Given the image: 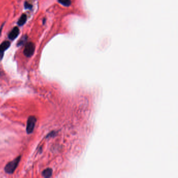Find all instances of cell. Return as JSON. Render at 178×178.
Listing matches in <instances>:
<instances>
[{
	"mask_svg": "<svg viewBox=\"0 0 178 178\" xmlns=\"http://www.w3.org/2000/svg\"><path fill=\"white\" fill-rule=\"evenodd\" d=\"M21 159V156L17 157L14 160H12V161L9 162L4 168L5 171L9 174H12L15 170H16V168L17 167L19 162Z\"/></svg>",
	"mask_w": 178,
	"mask_h": 178,
	"instance_id": "cell-1",
	"label": "cell"
},
{
	"mask_svg": "<svg viewBox=\"0 0 178 178\" xmlns=\"http://www.w3.org/2000/svg\"><path fill=\"white\" fill-rule=\"evenodd\" d=\"M37 119L34 116H30L28 117L27 123L26 131L28 134H31L34 131Z\"/></svg>",
	"mask_w": 178,
	"mask_h": 178,
	"instance_id": "cell-2",
	"label": "cell"
},
{
	"mask_svg": "<svg viewBox=\"0 0 178 178\" xmlns=\"http://www.w3.org/2000/svg\"><path fill=\"white\" fill-rule=\"evenodd\" d=\"M35 50V44L33 42H28L26 44L24 50V54L27 57H31Z\"/></svg>",
	"mask_w": 178,
	"mask_h": 178,
	"instance_id": "cell-3",
	"label": "cell"
},
{
	"mask_svg": "<svg viewBox=\"0 0 178 178\" xmlns=\"http://www.w3.org/2000/svg\"><path fill=\"white\" fill-rule=\"evenodd\" d=\"M19 34V28L17 27H15L9 34V38L10 39L13 40L16 38V37L18 36Z\"/></svg>",
	"mask_w": 178,
	"mask_h": 178,
	"instance_id": "cell-4",
	"label": "cell"
},
{
	"mask_svg": "<svg viewBox=\"0 0 178 178\" xmlns=\"http://www.w3.org/2000/svg\"><path fill=\"white\" fill-rule=\"evenodd\" d=\"M42 174L44 177H50L52 174V169L51 168H47L43 171Z\"/></svg>",
	"mask_w": 178,
	"mask_h": 178,
	"instance_id": "cell-5",
	"label": "cell"
},
{
	"mask_svg": "<svg viewBox=\"0 0 178 178\" xmlns=\"http://www.w3.org/2000/svg\"><path fill=\"white\" fill-rule=\"evenodd\" d=\"M10 46H11V43L9 41H4L2 43L1 45H0V50L4 52L6 50H7L10 47Z\"/></svg>",
	"mask_w": 178,
	"mask_h": 178,
	"instance_id": "cell-6",
	"label": "cell"
},
{
	"mask_svg": "<svg viewBox=\"0 0 178 178\" xmlns=\"http://www.w3.org/2000/svg\"><path fill=\"white\" fill-rule=\"evenodd\" d=\"M27 20V16L25 14H23L20 17L18 21V25L19 26L24 25Z\"/></svg>",
	"mask_w": 178,
	"mask_h": 178,
	"instance_id": "cell-7",
	"label": "cell"
},
{
	"mask_svg": "<svg viewBox=\"0 0 178 178\" xmlns=\"http://www.w3.org/2000/svg\"><path fill=\"white\" fill-rule=\"evenodd\" d=\"M58 2L64 6H69L71 4V0H58Z\"/></svg>",
	"mask_w": 178,
	"mask_h": 178,
	"instance_id": "cell-8",
	"label": "cell"
},
{
	"mask_svg": "<svg viewBox=\"0 0 178 178\" xmlns=\"http://www.w3.org/2000/svg\"><path fill=\"white\" fill-rule=\"evenodd\" d=\"M32 7H33L32 5L29 3H28V2H26L25 3V8L26 9H31Z\"/></svg>",
	"mask_w": 178,
	"mask_h": 178,
	"instance_id": "cell-9",
	"label": "cell"
},
{
	"mask_svg": "<svg viewBox=\"0 0 178 178\" xmlns=\"http://www.w3.org/2000/svg\"><path fill=\"white\" fill-rule=\"evenodd\" d=\"M4 52L0 50V61L2 60V58H3V56H4Z\"/></svg>",
	"mask_w": 178,
	"mask_h": 178,
	"instance_id": "cell-10",
	"label": "cell"
}]
</instances>
